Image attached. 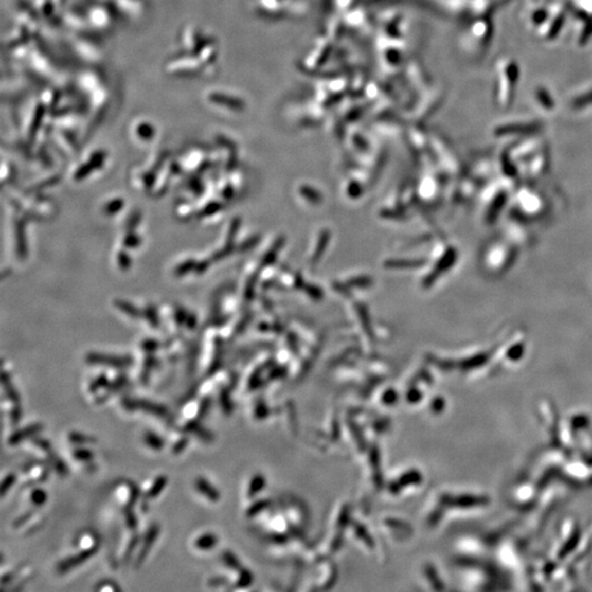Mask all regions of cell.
Masks as SVG:
<instances>
[{
	"label": "cell",
	"instance_id": "6da1fadb",
	"mask_svg": "<svg viewBox=\"0 0 592 592\" xmlns=\"http://www.w3.org/2000/svg\"><path fill=\"white\" fill-rule=\"evenodd\" d=\"M122 404L125 407V409L134 411V410H141L147 414H151L154 416H158L160 418L167 419L169 417V411L167 408L160 404L152 402V400H146L143 398H128L125 397L122 400Z\"/></svg>",
	"mask_w": 592,
	"mask_h": 592
},
{
	"label": "cell",
	"instance_id": "7a4b0ae2",
	"mask_svg": "<svg viewBox=\"0 0 592 592\" xmlns=\"http://www.w3.org/2000/svg\"><path fill=\"white\" fill-rule=\"evenodd\" d=\"M98 551H99V543H97L96 542L93 546L82 549V551L74 554L71 556H68L67 558H65V560L61 561L57 565V571L60 573H65L69 570L75 569L76 567H78L81 564L89 561L91 557L95 556L98 553Z\"/></svg>",
	"mask_w": 592,
	"mask_h": 592
},
{
	"label": "cell",
	"instance_id": "3957f363",
	"mask_svg": "<svg viewBox=\"0 0 592 592\" xmlns=\"http://www.w3.org/2000/svg\"><path fill=\"white\" fill-rule=\"evenodd\" d=\"M159 533H160L159 525L156 524V523L152 524L151 527L148 528L146 534L143 539V543H141L137 558H136V566L137 567H139L141 564L146 561V558H147L149 552H151L152 547L154 546L157 537L159 536Z\"/></svg>",
	"mask_w": 592,
	"mask_h": 592
},
{
	"label": "cell",
	"instance_id": "277c9868",
	"mask_svg": "<svg viewBox=\"0 0 592 592\" xmlns=\"http://www.w3.org/2000/svg\"><path fill=\"white\" fill-rule=\"evenodd\" d=\"M42 430H43V424L40 423V422L32 423V424H30V426H27L22 429L14 431L12 435L8 438V443H9L10 445H16V444L21 443V442L26 439L35 437L38 433H40Z\"/></svg>",
	"mask_w": 592,
	"mask_h": 592
},
{
	"label": "cell",
	"instance_id": "5b68a950",
	"mask_svg": "<svg viewBox=\"0 0 592 592\" xmlns=\"http://www.w3.org/2000/svg\"><path fill=\"white\" fill-rule=\"evenodd\" d=\"M194 485H195V489L199 491V493L203 495L206 499L210 500V501L216 503L220 500L221 496H220L219 490L216 489L206 478L201 477V476L198 477L195 479Z\"/></svg>",
	"mask_w": 592,
	"mask_h": 592
},
{
	"label": "cell",
	"instance_id": "8992f818",
	"mask_svg": "<svg viewBox=\"0 0 592 592\" xmlns=\"http://www.w3.org/2000/svg\"><path fill=\"white\" fill-rule=\"evenodd\" d=\"M200 421L201 420L198 418L188 421L185 426V430L189 433H192V435L198 437L200 440L210 441L212 439V433H210V431H207Z\"/></svg>",
	"mask_w": 592,
	"mask_h": 592
},
{
	"label": "cell",
	"instance_id": "52a82bcc",
	"mask_svg": "<svg viewBox=\"0 0 592 592\" xmlns=\"http://www.w3.org/2000/svg\"><path fill=\"white\" fill-rule=\"evenodd\" d=\"M3 385H4L6 396H7L8 400H10V403L12 404V406H20L21 400H20L19 391L15 389V387L11 383L10 376L9 375H7L6 372L3 374Z\"/></svg>",
	"mask_w": 592,
	"mask_h": 592
},
{
	"label": "cell",
	"instance_id": "ba28073f",
	"mask_svg": "<svg viewBox=\"0 0 592 592\" xmlns=\"http://www.w3.org/2000/svg\"><path fill=\"white\" fill-rule=\"evenodd\" d=\"M218 544V537L213 533H204L196 537L194 546L199 551H211Z\"/></svg>",
	"mask_w": 592,
	"mask_h": 592
},
{
	"label": "cell",
	"instance_id": "9c48e42d",
	"mask_svg": "<svg viewBox=\"0 0 592 592\" xmlns=\"http://www.w3.org/2000/svg\"><path fill=\"white\" fill-rule=\"evenodd\" d=\"M143 441L145 445L153 451H162L165 446L164 439L154 431H146L144 433Z\"/></svg>",
	"mask_w": 592,
	"mask_h": 592
},
{
	"label": "cell",
	"instance_id": "30bf717a",
	"mask_svg": "<svg viewBox=\"0 0 592 592\" xmlns=\"http://www.w3.org/2000/svg\"><path fill=\"white\" fill-rule=\"evenodd\" d=\"M168 483V477L165 476V475H160V476L156 477V479L154 480V482L152 483L151 488L147 490V493L145 495V498L147 500H151V499H155L158 496H159L163 490L165 489L166 485Z\"/></svg>",
	"mask_w": 592,
	"mask_h": 592
},
{
	"label": "cell",
	"instance_id": "8fae6325",
	"mask_svg": "<svg viewBox=\"0 0 592 592\" xmlns=\"http://www.w3.org/2000/svg\"><path fill=\"white\" fill-rule=\"evenodd\" d=\"M68 440L71 442L73 444H78V445L93 444L97 441V439L95 437L86 435V433H82V432H78V431L69 432Z\"/></svg>",
	"mask_w": 592,
	"mask_h": 592
},
{
	"label": "cell",
	"instance_id": "7c38bea8",
	"mask_svg": "<svg viewBox=\"0 0 592 592\" xmlns=\"http://www.w3.org/2000/svg\"><path fill=\"white\" fill-rule=\"evenodd\" d=\"M90 361L96 362V363H105L107 365L118 366V368H122V366H125L130 363L129 360H125V358H122V357H105V356H99V355L91 356Z\"/></svg>",
	"mask_w": 592,
	"mask_h": 592
},
{
	"label": "cell",
	"instance_id": "4fadbf2b",
	"mask_svg": "<svg viewBox=\"0 0 592 592\" xmlns=\"http://www.w3.org/2000/svg\"><path fill=\"white\" fill-rule=\"evenodd\" d=\"M48 454V458L49 461H51V464L53 465V468L55 470V472L61 475V476H65V475L68 474V468L67 465L65 464V462L62 460V458L58 457L56 454H54L52 452V450H49V451L46 452Z\"/></svg>",
	"mask_w": 592,
	"mask_h": 592
},
{
	"label": "cell",
	"instance_id": "5bb4252c",
	"mask_svg": "<svg viewBox=\"0 0 592 592\" xmlns=\"http://www.w3.org/2000/svg\"><path fill=\"white\" fill-rule=\"evenodd\" d=\"M73 457L78 462L90 463L93 462L95 454L93 452V450H90L88 447H76L73 450Z\"/></svg>",
	"mask_w": 592,
	"mask_h": 592
},
{
	"label": "cell",
	"instance_id": "9a60e30c",
	"mask_svg": "<svg viewBox=\"0 0 592 592\" xmlns=\"http://www.w3.org/2000/svg\"><path fill=\"white\" fill-rule=\"evenodd\" d=\"M47 498H48V496H47L46 490H44L43 488H40V487L33 488L31 491V494H30L31 503L35 507L44 506L47 501Z\"/></svg>",
	"mask_w": 592,
	"mask_h": 592
},
{
	"label": "cell",
	"instance_id": "2e32d148",
	"mask_svg": "<svg viewBox=\"0 0 592 592\" xmlns=\"http://www.w3.org/2000/svg\"><path fill=\"white\" fill-rule=\"evenodd\" d=\"M124 519H125V523H127V527L134 531L137 528V518H136V514L134 512V509H133V507L127 506L124 508Z\"/></svg>",
	"mask_w": 592,
	"mask_h": 592
},
{
	"label": "cell",
	"instance_id": "e0dca14e",
	"mask_svg": "<svg viewBox=\"0 0 592 592\" xmlns=\"http://www.w3.org/2000/svg\"><path fill=\"white\" fill-rule=\"evenodd\" d=\"M15 480H16L15 474L9 473V474L6 475L5 478L2 481V488H0L2 489V496L3 497H5L8 491H9L13 487V485L15 483Z\"/></svg>",
	"mask_w": 592,
	"mask_h": 592
},
{
	"label": "cell",
	"instance_id": "ac0fdd59",
	"mask_svg": "<svg viewBox=\"0 0 592 592\" xmlns=\"http://www.w3.org/2000/svg\"><path fill=\"white\" fill-rule=\"evenodd\" d=\"M107 386H109V381H107L106 376H104V375H101V376H99L97 380L91 383L89 386V391L90 393H96L99 389Z\"/></svg>",
	"mask_w": 592,
	"mask_h": 592
},
{
	"label": "cell",
	"instance_id": "d6986e66",
	"mask_svg": "<svg viewBox=\"0 0 592 592\" xmlns=\"http://www.w3.org/2000/svg\"><path fill=\"white\" fill-rule=\"evenodd\" d=\"M188 445H189V438H188V437H182V438H180V439L176 442V443H174V444L172 445L171 451H172L173 454L178 455V454H180V453H182L183 451H185V450L187 449Z\"/></svg>",
	"mask_w": 592,
	"mask_h": 592
},
{
	"label": "cell",
	"instance_id": "ffe728a7",
	"mask_svg": "<svg viewBox=\"0 0 592 592\" xmlns=\"http://www.w3.org/2000/svg\"><path fill=\"white\" fill-rule=\"evenodd\" d=\"M22 418V408L21 405L20 406H12L11 410H10V420L12 426H18L20 420Z\"/></svg>",
	"mask_w": 592,
	"mask_h": 592
},
{
	"label": "cell",
	"instance_id": "44dd1931",
	"mask_svg": "<svg viewBox=\"0 0 592 592\" xmlns=\"http://www.w3.org/2000/svg\"><path fill=\"white\" fill-rule=\"evenodd\" d=\"M210 404H211V399L208 397L203 398V400H201V403H200L199 406V409H198V419L202 420L205 415L208 411V408H210Z\"/></svg>",
	"mask_w": 592,
	"mask_h": 592
},
{
	"label": "cell",
	"instance_id": "7402d4cb",
	"mask_svg": "<svg viewBox=\"0 0 592 592\" xmlns=\"http://www.w3.org/2000/svg\"><path fill=\"white\" fill-rule=\"evenodd\" d=\"M32 515H33V510H29V511H27L26 513H23L22 515L18 516V518H16V519L13 521V527H14V528H20V527H22V525H23L24 523L28 522V521L32 518Z\"/></svg>",
	"mask_w": 592,
	"mask_h": 592
},
{
	"label": "cell",
	"instance_id": "603a6c76",
	"mask_svg": "<svg viewBox=\"0 0 592 592\" xmlns=\"http://www.w3.org/2000/svg\"><path fill=\"white\" fill-rule=\"evenodd\" d=\"M32 442H33V443H34V445H37V446L40 447L41 450H44L45 452L49 451V450H52L51 443H49V442H48L46 439L35 437L34 439L32 440Z\"/></svg>",
	"mask_w": 592,
	"mask_h": 592
},
{
	"label": "cell",
	"instance_id": "cb8c5ba5",
	"mask_svg": "<svg viewBox=\"0 0 592 592\" xmlns=\"http://www.w3.org/2000/svg\"><path fill=\"white\" fill-rule=\"evenodd\" d=\"M223 560L229 567H235V565H236V561L234 560V556H232L230 553H225L223 556Z\"/></svg>",
	"mask_w": 592,
	"mask_h": 592
}]
</instances>
